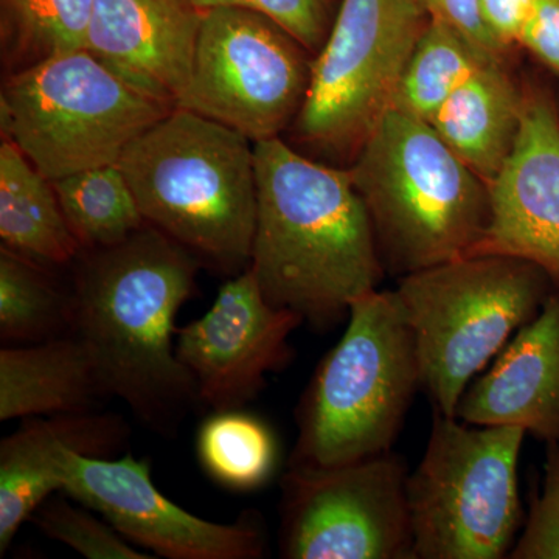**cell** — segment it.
<instances>
[{"mask_svg":"<svg viewBox=\"0 0 559 559\" xmlns=\"http://www.w3.org/2000/svg\"><path fill=\"white\" fill-rule=\"evenodd\" d=\"M76 260L72 334L90 349L108 399L171 439L200 404L176 353V316L197 293L201 261L148 224Z\"/></svg>","mask_w":559,"mask_h":559,"instance_id":"obj_1","label":"cell"},{"mask_svg":"<svg viewBox=\"0 0 559 559\" xmlns=\"http://www.w3.org/2000/svg\"><path fill=\"white\" fill-rule=\"evenodd\" d=\"M257 218L249 270L264 297L326 331L385 270L349 168L301 156L275 138L253 143Z\"/></svg>","mask_w":559,"mask_h":559,"instance_id":"obj_2","label":"cell"},{"mask_svg":"<svg viewBox=\"0 0 559 559\" xmlns=\"http://www.w3.org/2000/svg\"><path fill=\"white\" fill-rule=\"evenodd\" d=\"M148 226L201 264L248 270L257 218L253 143L191 110L175 108L119 160Z\"/></svg>","mask_w":559,"mask_h":559,"instance_id":"obj_3","label":"cell"},{"mask_svg":"<svg viewBox=\"0 0 559 559\" xmlns=\"http://www.w3.org/2000/svg\"><path fill=\"white\" fill-rule=\"evenodd\" d=\"M348 168L388 274L406 277L480 245L489 186L428 121L390 108Z\"/></svg>","mask_w":559,"mask_h":559,"instance_id":"obj_4","label":"cell"},{"mask_svg":"<svg viewBox=\"0 0 559 559\" xmlns=\"http://www.w3.org/2000/svg\"><path fill=\"white\" fill-rule=\"evenodd\" d=\"M418 390L417 349L395 290L364 294L301 395L289 465H342L392 451Z\"/></svg>","mask_w":559,"mask_h":559,"instance_id":"obj_5","label":"cell"},{"mask_svg":"<svg viewBox=\"0 0 559 559\" xmlns=\"http://www.w3.org/2000/svg\"><path fill=\"white\" fill-rule=\"evenodd\" d=\"M554 289L535 264L469 255L399 278L395 294L414 336L421 392L455 417L463 392Z\"/></svg>","mask_w":559,"mask_h":559,"instance_id":"obj_6","label":"cell"},{"mask_svg":"<svg viewBox=\"0 0 559 559\" xmlns=\"http://www.w3.org/2000/svg\"><path fill=\"white\" fill-rule=\"evenodd\" d=\"M175 108L86 49L21 69L0 95L7 139L50 180L119 164Z\"/></svg>","mask_w":559,"mask_h":559,"instance_id":"obj_7","label":"cell"},{"mask_svg":"<svg viewBox=\"0 0 559 559\" xmlns=\"http://www.w3.org/2000/svg\"><path fill=\"white\" fill-rule=\"evenodd\" d=\"M525 436L433 411L426 450L407 476L415 559L509 558L522 521Z\"/></svg>","mask_w":559,"mask_h":559,"instance_id":"obj_8","label":"cell"},{"mask_svg":"<svg viewBox=\"0 0 559 559\" xmlns=\"http://www.w3.org/2000/svg\"><path fill=\"white\" fill-rule=\"evenodd\" d=\"M430 16L417 0H342L312 62L297 139L334 159H355L392 108L403 70Z\"/></svg>","mask_w":559,"mask_h":559,"instance_id":"obj_9","label":"cell"},{"mask_svg":"<svg viewBox=\"0 0 559 559\" xmlns=\"http://www.w3.org/2000/svg\"><path fill=\"white\" fill-rule=\"evenodd\" d=\"M311 51L277 22L253 11H204L189 83L176 108L240 132L280 138L310 90Z\"/></svg>","mask_w":559,"mask_h":559,"instance_id":"obj_10","label":"cell"},{"mask_svg":"<svg viewBox=\"0 0 559 559\" xmlns=\"http://www.w3.org/2000/svg\"><path fill=\"white\" fill-rule=\"evenodd\" d=\"M407 476L393 450L342 465H288L280 481V555L415 559Z\"/></svg>","mask_w":559,"mask_h":559,"instance_id":"obj_11","label":"cell"},{"mask_svg":"<svg viewBox=\"0 0 559 559\" xmlns=\"http://www.w3.org/2000/svg\"><path fill=\"white\" fill-rule=\"evenodd\" d=\"M62 491L90 507L120 535L167 559H261L267 535L255 511L231 524L202 520L168 499L151 479V463L132 454L83 457L69 451Z\"/></svg>","mask_w":559,"mask_h":559,"instance_id":"obj_12","label":"cell"},{"mask_svg":"<svg viewBox=\"0 0 559 559\" xmlns=\"http://www.w3.org/2000/svg\"><path fill=\"white\" fill-rule=\"evenodd\" d=\"M297 312L264 297L252 271L231 275L210 310L176 331V353L210 411L242 409L294 356Z\"/></svg>","mask_w":559,"mask_h":559,"instance_id":"obj_13","label":"cell"},{"mask_svg":"<svg viewBox=\"0 0 559 559\" xmlns=\"http://www.w3.org/2000/svg\"><path fill=\"white\" fill-rule=\"evenodd\" d=\"M473 255L528 261L559 288V112L539 84H524L520 134L489 182L488 226Z\"/></svg>","mask_w":559,"mask_h":559,"instance_id":"obj_14","label":"cell"},{"mask_svg":"<svg viewBox=\"0 0 559 559\" xmlns=\"http://www.w3.org/2000/svg\"><path fill=\"white\" fill-rule=\"evenodd\" d=\"M130 439V425L114 412L25 418L0 443V555L33 513L62 491V463L69 451L112 459L127 450Z\"/></svg>","mask_w":559,"mask_h":559,"instance_id":"obj_15","label":"cell"},{"mask_svg":"<svg viewBox=\"0 0 559 559\" xmlns=\"http://www.w3.org/2000/svg\"><path fill=\"white\" fill-rule=\"evenodd\" d=\"M202 14L191 0H94L84 49L176 106L189 83Z\"/></svg>","mask_w":559,"mask_h":559,"instance_id":"obj_16","label":"cell"},{"mask_svg":"<svg viewBox=\"0 0 559 559\" xmlns=\"http://www.w3.org/2000/svg\"><path fill=\"white\" fill-rule=\"evenodd\" d=\"M455 417L469 425L513 426L546 444L559 443V288L535 319L477 374Z\"/></svg>","mask_w":559,"mask_h":559,"instance_id":"obj_17","label":"cell"},{"mask_svg":"<svg viewBox=\"0 0 559 559\" xmlns=\"http://www.w3.org/2000/svg\"><path fill=\"white\" fill-rule=\"evenodd\" d=\"M109 400L75 334L0 349V421L100 409Z\"/></svg>","mask_w":559,"mask_h":559,"instance_id":"obj_18","label":"cell"},{"mask_svg":"<svg viewBox=\"0 0 559 559\" xmlns=\"http://www.w3.org/2000/svg\"><path fill=\"white\" fill-rule=\"evenodd\" d=\"M524 86L506 60L484 62L430 119V127L466 165L491 182L520 134Z\"/></svg>","mask_w":559,"mask_h":559,"instance_id":"obj_19","label":"cell"},{"mask_svg":"<svg viewBox=\"0 0 559 559\" xmlns=\"http://www.w3.org/2000/svg\"><path fill=\"white\" fill-rule=\"evenodd\" d=\"M0 238L3 248L47 266L80 255L53 183L10 139L0 145Z\"/></svg>","mask_w":559,"mask_h":559,"instance_id":"obj_20","label":"cell"},{"mask_svg":"<svg viewBox=\"0 0 559 559\" xmlns=\"http://www.w3.org/2000/svg\"><path fill=\"white\" fill-rule=\"evenodd\" d=\"M47 264L0 248V341L39 344L72 333L73 290L51 277Z\"/></svg>","mask_w":559,"mask_h":559,"instance_id":"obj_21","label":"cell"},{"mask_svg":"<svg viewBox=\"0 0 559 559\" xmlns=\"http://www.w3.org/2000/svg\"><path fill=\"white\" fill-rule=\"evenodd\" d=\"M197 457L209 479L231 492H252L277 468L274 432L242 409L212 411L197 433Z\"/></svg>","mask_w":559,"mask_h":559,"instance_id":"obj_22","label":"cell"},{"mask_svg":"<svg viewBox=\"0 0 559 559\" xmlns=\"http://www.w3.org/2000/svg\"><path fill=\"white\" fill-rule=\"evenodd\" d=\"M51 183L81 249L112 248L146 226L117 164L73 173Z\"/></svg>","mask_w":559,"mask_h":559,"instance_id":"obj_23","label":"cell"},{"mask_svg":"<svg viewBox=\"0 0 559 559\" xmlns=\"http://www.w3.org/2000/svg\"><path fill=\"white\" fill-rule=\"evenodd\" d=\"M491 60L506 58L480 53L450 24L430 17L403 70L392 109L429 123L452 92Z\"/></svg>","mask_w":559,"mask_h":559,"instance_id":"obj_24","label":"cell"},{"mask_svg":"<svg viewBox=\"0 0 559 559\" xmlns=\"http://www.w3.org/2000/svg\"><path fill=\"white\" fill-rule=\"evenodd\" d=\"M92 10L94 0H2L3 31L28 68L84 49Z\"/></svg>","mask_w":559,"mask_h":559,"instance_id":"obj_25","label":"cell"},{"mask_svg":"<svg viewBox=\"0 0 559 559\" xmlns=\"http://www.w3.org/2000/svg\"><path fill=\"white\" fill-rule=\"evenodd\" d=\"M69 496H51L33 513L31 521L47 538L64 544L90 559H151L120 535L105 518L90 507L73 506Z\"/></svg>","mask_w":559,"mask_h":559,"instance_id":"obj_26","label":"cell"},{"mask_svg":"<svg viewBox=\"0 0 559 559\" xmlns=\"http://www.w3.org/2000/svg\"><path fill=\"white\" fill-rule=\"evenodd\" d=\"M204 13L213 9H238L263 14L277 22L311 53L318 55L329 38L336 0H191Z\"/></svg>","mask_w":559,"mask_h":559,"instance_id":"obj_27","label":"cell"},{"mask_svg":"<svg viewBox=\"0 0 559 559\" xmlns=\"http://www.w3.org/2000/svg\"><path fill=\"white\" fill-rule=\"evenodd\" d=\"M546 447L543 487L509 559H559V443Z\"/></svg>","mask_w":559,"mask_h":559,"instance_id":"obj_28","label":"cell"},{"mask_svg":"<svg viewBox=\"0 0 559 559\" xmlns=\"http://www.w3.org/2000/svg\"><path fill=\"white\" fill-rule=\"evenodd\" d=\"M432 20L450 24L462 33L480 53L506 58V51L492 40L479 14L477 0H417Z\"/></svg>","mask_w":559,"mask_h":559,"instance_id":"obj_29","label":"cell"},{"mask_svg":"<svg viewBox=\"0 0 559 559\" xmlns=\"http://www.w3.org/2000/svg\"><path fill=\"white\" fill-rule=\"evenodd\" d=\"M520 46L559 76V0H535Z\"/></svg>","mask_w":559,"mask_h":559,"instance_id":"obj_30","label":"cell"},{"mask_svg":"<svg viewBox=\"0 0 559 559\" xmlns=\"http://www.w3.org/2000/svg\"><path fill=\"white\" fill-rule=\"evenodd\" d=\"M477 7L489 36L507 53L520 46L535 0H477Z\"/></svg>","mask_w":559,"mask_h":559,"instance_id":"obj_31","label":"cell"}]
</instances>
